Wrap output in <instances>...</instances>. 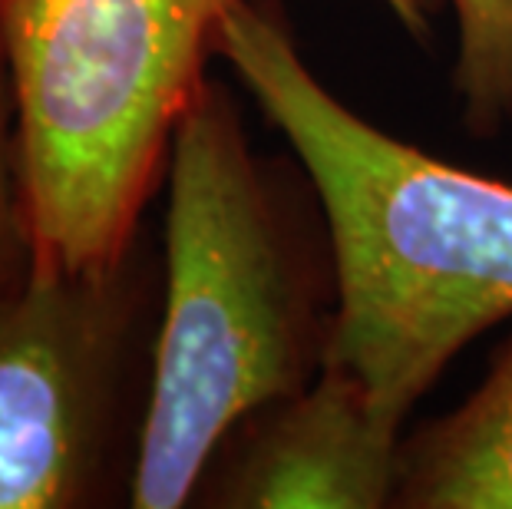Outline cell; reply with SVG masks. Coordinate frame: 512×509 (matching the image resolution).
Instances as JSON below:
<instances>
[{
  "mask_svg": "<svg viewBox=\"0 0 512 509\" xmlns=\"http://www.w3.org/2000/svg\"><path fill=\"white\" fill-rule=\"evenodd\" d=\"M129 258L86 272L30 258L0 285V509L100 493L139 311Z\"/></svg>",
  "mask_w": 512,
  "mask_h": 509,
  "instance_id": "277c9868",
  "label": "cell"
},
{
  "mask_svg": "<svg viewBox=\"0 0 512 509\" xmlns=\"http://www.w3.org/2000/svg\"><path fill=\"white\" fill-rule=\"evenodd\" d=\"M166 179V305L129 473L136 509L192 503L228 433L318 377L334 321L232 96L212 80L172 133Z\"/></svg>",
  "mask_w": 512,
  "mask_h": 509,
  "instance_id": "7a4b0ae2",
  "label": "cell"
},
{
  "mask_svg": "<svg viewBox=\"0 0 512 509\" xmlns=\"http://www.w3.org/2000/svg\"><path fill=\"white\" fill-rule=\"evenodd\" d=\"M235 0H0L30 258L110 268L166 176Z\"/></svg>",
  "mask_w": 512,
  "mask_h": 509,
  "instance_id": "3957f363",
  "label": "cell"
},
{
  "mask_svg": "<svg viewBox=\"0 0 512 509\" xmlns=\"http://www.w3.org/2000/svg\"><path fill=\"white\" fill-rule=\"evenodd\" d=\"M403 424L337 364L285 400L245 417L199 486L205 506L377 509L394 506Z\"/></svg>",
  "mask_w": 512,
  "mask_h": 509,
  "instance_id": "5b68a950",
  "label": "cell"
},
{
  "mask_svg": "<svg viewBox=\"0 0 512 509\" xmlns=\"http://www.w3.org/2000/svg\"><path fill=\"white\" fill-rule=\"evenodd\" d=\"M410 27L420 24L423 0H387ZM456 17L453 83L463 123L476 136L496 133L512 119V0H446Z\"/></svg>",
  "mask_w": 512,
  "mask_h": 509,
  "instance_id": "52a82bcc",
  "label": "cell"
},
{
  "mask_svg": "<svg viewBox=\"0 0 512 509\" xmlns=\"http://www.w3.org/2000/svg\"><path fill=\"white\" fill-rule=\"evenodd\" d=\"M215 53L285 133L328 215L337 301L324 361L403 424L453 354L512 314V186L347 110L271 0H235Z\"/></svg>",
  "mask_w": 512,
  "mask_h": 509,
  "instance_id": "6da1fadb",
  "label": "cell"
},
{
  "mask_svg": "<svg viewBox=\"0 0 512 509\" xmlns=\"http://www.w3.org/2000/svg\"><path fill=\"white\" fill-rule=\"evenodd\" d=\"M394 506L512 509V341L463 407L403 440Z\"/></svg>",
  "mask_w": 512,
  "mask_h": 509,
  "instance_id": "8992f818",
  "label": "cell"
},
{
  "mask_svg": "<svg viewBox=\"0 0 512 509\" xmlns=\"http://www.w3.org/2000/svg\"><path fill=\"white\" fill-rule=\"evenodd\" d=\"M30 262V232L24 212V192H20L17 166V116L14 93L0 60V285Z\"/></svg>",
  "mask_w": 512,
  "mask_h": 509,
  "instance_id": "ba28073f",
  "label": "cell"
}]
</instances>
